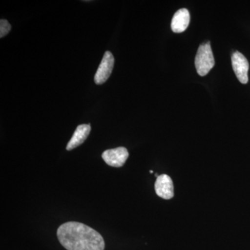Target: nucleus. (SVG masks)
<instances>
[{
	"label": "nucleus",
	"instance_id": "f257e3e1",
	"mask_svg": "<svg viewBox=\"0 0 250 250\" xmlns=\"http://www.w3.org/2000/svg\"><path fill=\"white\" fill-rule=\"evenodd\" d=\"M61 244L67 250H104L103 237L84 224L67 222L57 230Z\"/></svg>",
	"mask_w": 250,
	"mask_h": 250
},
{
	"label": "nucleus",
	"instance_id": "f03ea898",
	"mask_svg": "<svg viewBox=\"0 0 250 250\" xmlns=\"http://www.w3.org/2000/svg\"><path fill=\"white\" fill-rule=\"evenodd\" d=\"M195 63L197 73L202 77L206 76L214 67L215 59L209 42L200 46L195 57Z\"/></svg>",
	"mask_w": 250,
	"mask_h": 250
},
{
	"label": "nucleus",
	"instance_id": "7ed1b4c3",
	"mask_svg": "<svg viewBox=\"0 0 250 250\" xmlns=\"http://www.w3.org/2000/svg\"><path fill=\"white\" fill-rule=\"evenodd\" d=\"M114 62L115 59L111 52L109 51L105 52L94 78L96 84H103L107 81L113 71Z\"/></svg>",
	"mask_w": 250,
	"mask_h": 250
},
{
	"label": "nucleus",
	"instance_id": "20e7f679",
	"mask_svg": "<svg viewBox=\"0 0 250 250\" xmlns=\"http://www.w3.org/2000/svg\"><path fill=\"white\" fill-rule=\"evenodd\" d=\"M102 157L107 165L120 167L124 166L126 163L129 157V152L125 147H117L104 151Z\"/></svg>",
	"mask_w": 250,
	"mask_h": 250
},
{
	"label": "nucleus",
	"instance_id": "39448f33",
	"mask_svg": "<svg viewBox=\"0 0 250 250\" xmlns=\"http://www.w3.org/2000/svg\"><path fill=\"white\" fill-rule=\"evenodd\" d=\"M231 62L233 71L241 83L243 84L248 82V71H249V62L243 54L241 52H235L231 57Z\"/></svg>",
	"mask_w": 250,
	"mask_h": 250
},
{
	"label": "nucleus",
	"instance_id": "423d86ee",
	"mask_svg": "<svg viewBox=\"0 0 250 250\" xmlns=\"http://www.w3.org/2000/svg\"><path fill=\"white\" fill-rule=\"evenodd\" d=\"M154 188L156 195L165 200L174 197V185L172 179L167 174H161L156 179Z\"/></svg>",
	"mask_w": 250,
	"mask_h": 250
},
{
	"label": "nucleus",
	"instance_id": "0eeeda50",
	"mask_svg": "<svg viewBox=\"0 0 250 250\" xmlns=\"http://www.w3.org/2000/svg\"><path fill=\"white\" fill-rule=\"evenodd\" d=\"M190 23V14L187 9H181L174 14L171 28L174 33L184 32Z\"/></svg>",
	"mask_w": 250,
	"mask_h": 250
},
{
	"label": "nucleus",
	"instance_id": "6e6552de",
	"mask_svg": "<svg viewBox=\"0 0 250 250\" xmlns=\"http://www.w3.org/2000/svg\"><path fill=\"white\" fill-rule=\"evenodd\" d=\"M91 130L90 125H80L77 126L73 136L67 143L66 149L70 151L84 142Z\"/></svg>",
	"mask_w": 250,
	"mask_h": 250
},
{
	"label": "nucleus",
	"instance_id": "1a4fd4ad",
	"mask_svg": "<svg viewBox=\"0 0 250 250\" xmlns=\"http://www.w3.org/2000/svg\"><path fill=\"white\" fill-rule=\"evenodd\" d=\"M11 26L6 20L0 21V38L2 39L5 36L7 35L11 31Z\"/></svg>",
	"mask_w": 250,
	"mask_h": 250
},
{
	"label": "nucleus",
	"instance_id": "9d476101",
	"mask_svg": "<svg viewBox=\"0 0 250 250\" xmlns=\"http://www.w3.org/2000/svg\"><path fill=\"white\" fill-rule=\"evenodd\" d=\"M149 172H150V173H153V171L152 170H150V171H149Z\"/></svg>",
	"mask_w": 250,
	"mask_h": 250
}]
</instances>
